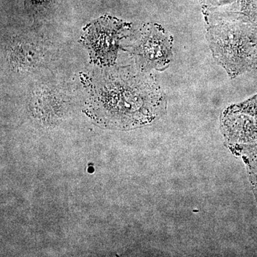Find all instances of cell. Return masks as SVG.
<instances>
[{
  "instance_id": "obj_5",
  "label": "cell",
  "mask_w": 257,
  "mask_h": 257,
  "mask_svg": "<svg viewBox=\"0 0 257 257\" xmlns=\"http://www.w3.org/2000/svg\"><path fill=\"white\" fill-rule=\"evenodd\" d=\"M25 7L32 16L40 18L48 15L57 0H25Z\"/></svg>"
},
{
  "instance_id": "obj_4",
  "label": "cell",
  "mask_w": 257,
  "mask_h": 257,
  "mask_svg": "<svg viewBox=\"0 0 257 257\" xmlns=\"http://www.w3.org/2000/svg\"><path fill=\"white\" fill-rule=\"evenodd\" d=\"M11 48L10 59L17 67H30L38 64L42 51L37 44L28 40H19Z\"/></svg>"
},
{
  "instance_id": "obj_2",
  "label": "cell",
  "mask_w": 257,
  "mask_h": 257,
  "mask_svg": "<svg viewBox=\"0 0 257 257\" xmlns=\"http://www.w3.org/2000/svg\"><path fill=\"white\" fill-rule=\"evenodd\" d=\"M126 26L122 22L111 18H101L90 24L84 32V42L91 57L101 64L112 63Z\"/></svg>"
},
{
  "instance_id": "obj_3",
  "label": "cell",
  "mask_w": 257,
  "mask_h": 257,
  "mask_svg": "<svg viewBox=\"0 0 257 257\" xmlns=\"http://www.w3.org/2000/svg\"><path fill=\"white\" fill-rule=\"evenodd\" d=\"M172 45L173 38L160 25L148 24L140 32L133 52L143 68L163 69L172 59Z\"/></svg>"
},
{
  "instance_id": "obj_1",
  "label": "cell",
  "mask_w": 257,
  "mask_h": 257,
  "mask_svg": "<svg viewBox=\"0 0 257 257\" xmlns=\"http://www.w3.org/2000/svg\"><path fill=\"white\" fill-rule=\"evenodd\" d=\"M164 101L152 77L121 69L103 74L94 80L87 111L101 126L131 130L156 119L163 111Z\"/></svg>"
}]
</instances>
